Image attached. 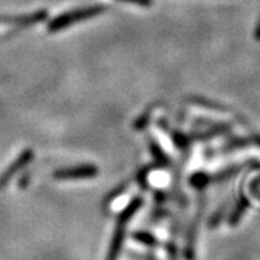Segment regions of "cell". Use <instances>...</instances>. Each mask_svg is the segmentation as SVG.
<instances>
[{"label":"cell","instance_id":"8","mask_svg":"<svg viewBox=\"0 0 260 260\" xmlns=\"http://www.w3.org/2000/svg\"><path fill=\"white\" fill-rule=\"evenodd\" d=\"M121 2L136 4V6H141V7H149L150 4H153V0H121Z\"/></svg>","mask_w":260,"mask_h":260},{"label":"cell","instance_id":"2","mask_svg":"<svg viewBox=\"0 0 260 260\" xmlns=\"http://www.w3.org/2000/svg\"><path fill=\"white\" fill-rule=\"evenodd\" d=\"M105 6H92V7L80 8V10L69 11L65 14L60 15L56 19L49 23L48 29L49 32H58L64 29V28L69 27V25L79 23V21L86 20V19H92V17L97 16V15L105 12Z\"/></svg>","mask_w":260,"mask_h":260},{"label":"cell","instance_id":"1","mask_svg":"<svg viewBox=\"0 0 260 260\" xmlns=\"http://www.w3.org/2000/svg\"><path fill=\"white\" fill-rule=\"evenodd\" d=\"M141 205H142V199L137 197V198H134L133 201L126 206V209L121 212V215L118 216V219H117L113 238H112V242H110L109 251H108V255H106L105 260L118 259V255H120L121 248H122L123 239H125V231H126L127 223L132 219V216L137 212V210L140 209Z\"/></svg>","mask_w":260,"mask_h":260},{"label":"cell","instance_id":"5","mask_svg":"<svg viewBox=\"0 0 260 260\" xmlns=\"http://www.w3.org/2000/svg\"><path fill=\"white\" fill-rule=\"evenodd\" d=\"M47 16H48V12H47V11H38V12H35V14L16 17V19H14V21L20 25H31L45 20Z\"/></svg>","mask_w":260,"mask_h":260},{"label":"cell","instance_id":"9","mask_svg":"<svg viewBox=\"0 0 260 260\" xmlns=\"http://www.w3.org/2000/svg\"><path fill=\"white\" fill-rule=\"evenodd\" d=\"M150 149L153 151H154V154H155V158H157L158 161H166V158H165L164 153H162V150L159 149V147L157 146L155 144H150Z\"/></svg>","mask_w":260,"mask_h":260},{"label":"cell","instance_id":"4","mask_svg":"<svg viewBox=\"0 0 260 260\" xmlns=\"http://www.w3.org/2000/svg\"><path fill=\"white\" fill-rule=\"evenodd\" d=\"M32 157H34V153H32L31 150H25L23 151L20 154V157L17 158L16 162L15 164H12L10 166V168L6 170V173H4L2 177H0V186H4L6 183H7L8 181H10L12 177H14V174H16L17 171L20 170V169H23L25 166V165L28 164V162L31 161Z\"/></svg>","mask_w":260,"mask_h":260},{"label":"cell","instance_id":"6","mask_svg":"<svg viewBox=\"0 0 260 260\" xmlns=\"http://www.w3.org/2000/svg\"><path fill=\"white\" fill-rule=\"evenodd\" d=\"M133 238L137 242H141V243L147 244V246H155L157 244V240H155L154 236H151L150 234L145 233V231H141V233H136L133 235Z\"/></svg>","mask_w":260,"mask_h":260},{"label":"cell","instance_id":"7","mask_svg":"<svg viewBox=\"0 0 260 260\" xmlns=\"http://www.w3.org/2000/svg\"><path fill=\"white\" fill-rule=\"evenodd\" d=\"M207 182H209V177H207V175H197V177H194V179H192V183H194L197 187H203Z\"/></svg>","mask_w":260,"mask_h":260},{"label":"cell","instance_id":"3","mask_svg":"<svg viewBox=\"0 0 260 260\" xmlns=\"http://www.w3.org/2000/svg\"><path fill=\"white\" fill-rule=\"evenodd\" d=\"M99 174V169L94 165H81L77 168L61 169L55 171L56 179H88L94 178Z\"/></svg>","mask_w":260,"mask_h":260}]
</instances>
